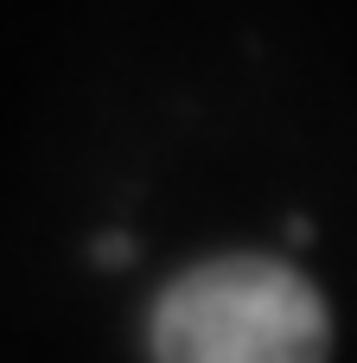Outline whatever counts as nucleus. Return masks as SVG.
I'll list each match as a JSON object with an SVG mask.
<instances>
[{"instance_id":"1","label":"nucleus","mask_w":357,"mask_h":363,"mask_svg":"<svg viewBox=\"0 0 357 363\" xmlns=\"http://www.w3.org/2000/svg\"><path fill=\"white\" fill-rule=\"evenodd\" d=\"M147 345L172 363H300L326 351V306L287 262L224 255L160 294Z\"/></svg>"}]
</instances>
